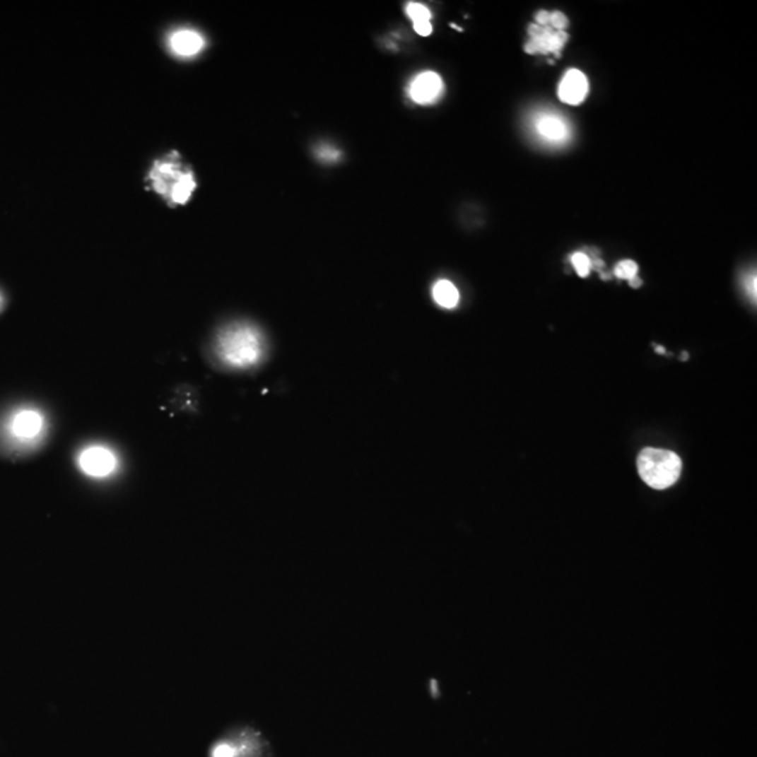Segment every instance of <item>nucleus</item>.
<instances>
[{
	"label": "nucleus",
	"mask_w": 757,
	"mask_h": 757,
	"mask_svg": "<svg viewBox=\"0 0 757 757\" xmlns=\"http://www.w3.org/2000/svg\"><path fill=\"white\" fill-rule=\"evenodd\" d=\"M640 477L654 490H667L679 480L681 473L680 457L664 449L647 447L637 460Z\"/></svg>",
	"instance_id": "4"
},
{
	"label": "nucleus",
	"mask_w": 757,
	"mask_h": 757,
	"mask_svg": "<svg viewBox=\"0 0 757 757\" xmlns=\"http://www.w3.org/2000/svg\"><path fill=\"white\" fill-rule=\"evenodd\" d=\"M406 13L410 17V20L414 24V30L417 34L422 37H428L432 33V24H430V11L426 6L421 3H409L406 7Z\"/></svg>",
	"instance_id": "11"
},
{
	"label": "nucleus",
	"mask_w": 757,
	"mask_h": 757,
	"mask_svg": "<svg viewBox=\"0 0 757 757\" xmlns=\"http://www.w3.org/2000/svg\"><path fill=\"white\" fill-rule=\"evenodd\" d=\"M119 466L118 454L105 445H90L78 454V467L90 479H107Z\"/></svg>",
	"instance_id": "5"
},
{
	"label": "nucleus",
	"mask_w": 757,
	"mask_h": 757,
	"mask_svg": "<svg viewBox=\"0 0 757 757\" xmlns=\"http://www.w3.org/2000/svg\"><path fill=\"white\" fill-rule=\"evenodd\" d=\"M211 757H235V749L228 744H218L212 749Z\"/></svg>",
	"instance_id": "17"
},
{
	"label": "nucleus",
	"mask_w": 757,
	"mask_h": 757,
	"mask_svg": "<svg viewBox=\"0 0 757 757\" xmlns=\"http://www.w3.org/2000/svg\"><path fill=\"white\" fill-rule=\"evenodd\" d=\"M316 155L319 156L320 160L323 162H336L339 159V152L334 149L333 146H329V145H322L316 149Z\"/></svg>",
	"instance_id": "15"
},
{
	"label": "nucleus",
	"mask_w": 757,
	"mask_h": 757,
	"mask_svg": "<svg viewBox=\"0 0 757 757\" xmlns=\"http://www.w3.org/2000/svg\"><path fill=\"white\" fill-rule=\"evenodd\" d=\"M638 274V265L631 261V259H626V261H621L616 265L614 268V275L618 278V279H626V281H631L637 276Z\"/></svg>",
	"instance_id": "13"
},
{
	"label": "nucleus",
	"mask_w": 757,
	"mask_h": 757,
	"mask_svg": "<svg viewBox=\"0 0 757 757\" xmlns=\"http://www.w3.org/2000/svg\"><path fill=\"white\" fill-rule=\"evenodd\" d=\"M148 177L152 188L171 205L187 204L196 188L192 170L181 162L175 152L156 160Z\"/></svg>",
	"instance_id": "3"
},
{
	"label": "nucleus",
	"mask_w": 757,
	"mask_h": 757,
	"mask_svg": "<svg viewBox=\"0 0 757 757\" xmlns=\"http://www.w3.org/2000/svg\"><path fill=\"white\" fill-rule=\"evenodd\" d=\"M589 84L587 76L578 71L571 69L563 78L558 87V97L563 102L570 105H578L585 101L588 94Z\"/></svg>",
	"instance_id": "9"
},
{
	"label": "nucleus",
	"mask_w": 757,
	"mask_h": 757,
	"mask_svg": "<svg viewBox=\"0 0 757 757\" xmlns=\"http://www.w3.org/2000/svg\"><path fill=\"white\" fill-rule=\"evenodd\" d=\"M3 302H4V300H3V296H1V293H0V310H1V307H3Z\"/></svg>",
	"instance_id": "22"
},
{
	"label": "nucleus",
	"mask_w": 757,
	"mask_h": 757,
	"mask_svg": "<svg viewBox=\"0 0 757 757\" xmlns=\"http://www.w3.org/2000/svg\"><path fill=\"white\" fill-rule=\"evenodd\" d=\"M748 291L751 296L756 298V276L755 275L748 281Z\"/></svg>",
	"instance_id": "19"
},
{
	"label": "nucleus",
	"mask_w": 757,
	"mask_h": 757,
	"mask_svg": "<svg viewBox=\"0 0 757 757\" xmlns=\"http://www.w3.org/2000/svg\"><path fill=\"white\" fill-rule=\"evenodd\" d=\"M536 131L539 135L547 141L561 142L567 139L570 129L565 121L554 114H543L536 119Z\"/></svg>",
	"instance_id": "10"
},
{
	"label": "nucleus",
	"mask_w": 757,
	"mask_h": 757,
	"mask_svg": "<svg viewBox=\"0 0 757 757\" xmlns=\"http://www.w3.org/2000/svg\"><path fill=\"white\" fill-rule=\"evenodd\" d=\"M630 285H631L633 288H640V286L642 285V281H641V279H640L638 276H635L634 279H631V281H630Z\"/></svg>",
	"instance_id": "20"
},
{
	"label": "nucleus",
	"mask_w": 757,
	"mask_h": 757,
	"mask_svg": "<svg viewBox=\"0 0 757 757\" xmlns=\"http://www.w3.org/2000/svg\"><path fill=\"white\" fill-rule=\"evenodd\" d=\"M443 93L442 78L435 72H422L409 86V97L421 105L435 102Z\"/></svg>",
	"instance_id": "8"
},
{
	"label": "nucleus",
	"mask_w": 757,
	"mask_h": 757,
	"mask_svg": "<svg viewBox=\"0 0 757 757\" xmlns=\"http://www.w3.org/2000/svg\"><path fill=\"white\" fill-rule=\"evenodd\" d=\"M550 24L556 31H564V28L568 25V20L563 13L554 11L550 14Z\"/></svg>",
	"instance_id": "16"
},
{
	"label": "nucleus",
	"mask_w": 757,
	"mask_h": 757,
	"mask_svg": "<svg viewBox=\"0 0 757 757\" xmlns=\"http://www.w3.org/2000/svg\"><path fill=\"white\" fill-rule=\"evenodd\" d=\"M532 40L526 44L524 49L527 54H556L560 57L563 45L567 42L568 35L564 31H556L550 27L532 25L529 28Z\"/></svg>",
	"instance_id": "7"
},
{
	"label": "nucleus",
	"mask_w": 757,
	"mask_h": 757,
	"mask_svg": "<svg viewBox=\"0 0 757 757\" xmlns=\"http://www.w3.org/2000/svg\"><path fill=\"white\" fill-rule=\"evenodd\" d=\"M536 21L539 23L540 27H546L548 23H550V13L546 11V10H541L536 14Z\"/></svg>",
	"instance_id": "18"
},
{
	"label": "nucleus",
	"mask_w": 757,
	"mask_h": 757,
	"mask_svg": "<svg viewBox=\"0 0 757 757\" xmlns=\"http://www.w3.org/2000/svg\"><path fill=\"white\" fill-rule=\"evenodd\" d=\"M657 352H659V353H664V352H665V349H664L662 346H657Z\"/></svg>",
	"instance_id": "21"
},
{
	"label": "nucleus",
	"mask_w": 757,
	"mask_h": 757,
	"mask_svg": "<svg viewBox=\"0 0 757 757\" xmlns=\"http://www.w3.org/2000/svg\"><path fill=\"white\" fill-rule=\"evenodd\" d=\"M432 295L433 300L443 309H454L459 305V291L450 281H438L433 286Z\"/></svg>",
	"instance_id": "12"
},
{
	"label": "nucleus",
	"mask_w": 757,
	"mask_h": 757,
	"mask_svg": "<svg viewBox=\"0 0 757 757\" xmlns=\"http://www.w3.org/2000/svg\"><path fill=\"white\" fill-rule=\"evenodd\" d=\"M213 353L223 366L235 369L252 368L264 358V336L249 323L229 324L216 336Z\"/></svg>",
	"instance_id": "1"
},
{
	"label": "nucleus",
	"mask_w": 757,
	"mask_h": 757,
	"mask_svg": "<svg viewBox=\"0 0 757 757\" xmlns=\"http://www.w3.org/2000/svg\"><path fill=\"white\" fill-rule=\"evenodd\" d=\"M571 262L575 268V271L578 272V275L581 278H587L592 269V265H590V258H589L587 254L584 252H575L573 257H571Z\"/></svg>",
	"instance_id": "14"
},
{
	"label": "nucleus",
	"mask_w": 757,
	"mask_h": 757,
	"mask_svg": "<svg viewBox=\"0 0 757 757\" xmlns=\"http://www.w3.org/2000/svg\"><path fill=\"white\" fill-rule=\"evenodd\" d=\"M166 44L168 51L174 57L181 59H189L205 49L206 40L198 30L181 27L174 28L168 33Z\"/></svg>",
	"instance_id": "6"
},
{
	"label": "nucleus",
	"mask_w": 757,
	"mask_h": 757,
	"mask_svg": "<svg viewBox=\"0 0 757 757\" xmlns=\"http://www.w3.org/2000/svg\"><path fill=\"white\" fill-rule=\"evenodd\" d=\"M48 432L47 416L35 407L23 406L10 411L0 425L4 446L14 453H28L37 449Z\"/></svg>",
	"instance_id": "2"
}]
</instances>
